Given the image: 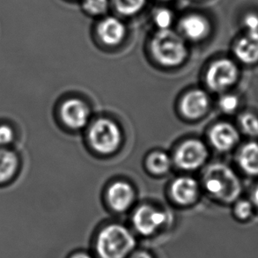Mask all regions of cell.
Returning a JSON list of instances; mask_svg holds the SVG:
<instances>
[{"mask_svg":"<svg viewBox=\"0 0 258 258\" xmlns=\"http://www.w3.org/2000/svg\"><path fill=\"white\" fill-rule=\"evenodd\" d=\"M150 49L155 59L165 67H176L184 61L188 54L185 39L172 28L154 32Z\"/></svg>","mask_w":258,"mask_h":258,"instance_id":"6da1fadb","label":"cell"},{"mask_svg":"<svg viewBox=\"0 0 258 258\" xmlns=\"http://www.w3.org/2000/svg\"><path fill=\"white\" fill-rule=\"evenodd\" d=\"M204 183L210 194L224 202H233L241 195V181L226 165L213 164L207 168Z\"/></svg>","mask_w":258,"mask_h":258,"instance_id":"7a4b0ae2","label":"cell"},{"mask_svg":"<svg viewBox=\"0 0 258 258\" xmlns=\"http://www.w3.org/2000/svg\"><path fill=\"white\" fill-rule=\"evenodd\" d=\"M135 245V238L126 227L111 225L99 234L96 249L101 258H125Z\"/></svg>","mask_w":258,"mask_h":258,"instance_id":"3957f363","label":"cell"},{"mask_svg":"<svg viewBox=\"0 0 258 258\" xmlns=\"http://www.w3.org/2000/svg\"><path fill=\"white\" fill-rule=\"evenodd\" d=\"M92 146L102 154L112 153L121 142V133L114 122L101 119L92 126L89 133Z\"/></svg>","mask_w":258,"mask_h":258,"instance_id":"277c9868","label":"cell"},{"mask_svg":"<svg viewBox=\"0 0 258 258\" xmlns=\"http://www.w3.org/2000/svg\"><path fill=\"white\" fill-rule=\"evenodd\" d=\"M178 33L192 42H199L209 35L212 25L208 17L200 13H188L178 21Z\"/></svg>","mask_w":258,"mask_h":258,"instance_id":"5b68a950","label":"cell"},{"mask_svg":"<svg viewBox=\"0 0 258 258\" xmlns=\"http://www.w3.org/2000/svg\"><path fill=\"white\" fill-rule=\"evenodd\" d=\"M95 31L103 44L116 46L123 42L128 29L122 18L107 14L98 19Z\"/></svg>","mask_w":258,"mask_h":258,"instance_id":"8992f818","label":"cell"},{"mask_svg":"<svg viewBox=\"0 0 258 258\" xmlns=\"http://www.w3.org/2000/svg\"><path fill=\"white\" fill-rule=\"evenodd\" d=\"M238 77L237 67L229 59L217 60L210 67L206 80L213 90L221 91L230 87Z\"/></svg>","mask_w":258,"mask_h":258,"instance_id":"52a82bcc","label":"cell"},{"mask_svg":"<svg viewBox=\"0 0 258 258\" xmlns=\"http://www.w3.org/2000/svg\"><path fill=\"white\" fill-rule=\"evenodd\" d=\"M207 150L199 140H188L181 145L175 154V161L179 167L187 170L199 168L206 161Z\"/></svg>","mask_w":258,"mask_h":258,"instance_id":"ba28073f","label":"cell"},{"mask_svg":"<svg viewBox=\"0 0 258 258\" xmlns=\"http://www.w3.org/2000/svg\"><path fill=\"white\" fill-rule=\"evenodd\" d=\"M166 215L150 206H142L133 217L137 230L143 235H151L165 223Z\"/></svg>","mask_w":258,"mask_h":258,"instance_id":"9c48e42d","label":"cell"},{"mask_svg":"<svg viewBox=\"0 0 258 258\" xmlns=\"http://www.w3.org/2000/svg\"><path fill=\"white\" fill-rule=\"evenodd\" d=\"M61 116L63 122L69 127L80 129L86 125L89 116V111L87 105L83 101L69 100L64 102L61 108Z\"/></svg>","mask_w":258,"mask_h":258,"instance_id":"30bf717a","label":"cell"},{"mask_svg":"<svg viewBox=\"0 0 258 258\" xmlns=\"http://www.w3.org/2000/svg\"><path fill=\"white\" fill-rule=\"evenodd\" d=\"M213 147L219 151L230 150L239 140V134L234 126L227 122L218 123L210 133Z\"/></svg>","mask_w":258,"mask_h":258,"instance_id":"8fae6325","label":"cell"},{"mask_svg":"<svg viewBox=\"0 0 258 258\" xmlns=\"http://www.w3.org/2000/svg\"><path fill=\"white\" fill-rule=\"evenodd\" d=\"M234 53L238 59L245 63H256L258 61V32H246L238 40Z\"/></svg>","mask_w":258,"mask_h":258,"instance_id":"7c38bea8","label":"cell"},{"mask_svg":"<svg viewBox=\"0 0 258 258\" xmlns=\"http://www.w3.org/2000/svg\"><path fill=\"white\" fill-rule=\"evenodd\" d=\"M209 106V98L201 90L188 93L181 102V110L188 118H199L206 113Z\"/></svg>","mask_w":258,"mask_h":258,"instance_id":"4fadbf2b","label":"cell"},{"mask_svg":"<svg viewBox=\"0 0 258 258\" xmlns=\"http://www.w3.org/2000/svg\"><path fill=\"white\" fill-rule=\"evenodd\" d=\"M199 192L198 182L189 177L178 178L172 185V196L176 202L188 205L195 200Z\"/></svg>","mask_w":258,"mask_h":258,"instance_id":"5bb4252c","label":"cell"},{"mask_svg":"<svg viewBox=\"0 0 258 258\" xmlns=\"http://www.w3.org/2000/svg\"><path fill=\"white\" fill-rule=\"evenodd\" d=\"M20 168L17 153L9 147H0V184L13 180Z\"/></svg>","mask_w":258,"mask_h":258,"instance_id":"9a60e30c","label":"cell"},{"mask_svg":"<svg viewBox=\"0 0 258 258\" xmlns=\"http://www.w3.org/2000/svg\"><path fill=\"white\" fill-rule=\"evenodd\" d=\"M133 190L125 182L118 181L112 185L108 190V202L116 212L125 211L133 202Z\"/></svg>","mask_w":258,"mask_h":258,"instance_id":"2e32d148","label":"cell"},{"mask_svg":"<svg viewBox=\"0 0 258 258\" xmlns=\"http://www.w3.org/2000/svg\"><path fill=\"white\" fill-rule=\"evenodd\" d=\"M239 163L247 174H258V144L248 143L241 148L239 154Z\"/></svg>","mask_w":258,"mask_h":258,"instance_id":"e0dca14e","label":"cell"},{"mask_svg":"<svg viewBox=\"0 0 258 258\" xmlns=\"http://www.w3.org/2000/svg\"><path fill=\"white\" fill-rule=\"evenodd\" d=\"M148 0H110L111 8L121 18L135 17L146 8Z\"/></svg>","mask_w":258,"mask_h":258,"instance_id":"ac0fdd59","label":"cell"},{"mask_svg":"<svg viewBox=\"0 0 258 258\" xmlns=\"http://www.w3.org/2000/svg\"><path fill=\"white\" fill-rule=\"evenodd\" d=\"M110 8V0H81V10L89 17L100 19L107 15Z\"/></svg>","mask_w":258,"mask_h":258,"instance_id":"d6986e66","label":"cell"},{"mask_svg":"<svg viewBox=\"0 0 258 258\" xmlns=\"http://www.w3.org/2000/svg\"><path fill=\"white\" fill-rule=\"evenodd\" d=\"M152 21L157 29H169L174 22V12L166 7H157L152 15Z\"/></svg>","mask_w":258,"mask_h":258,"instance_id":"ffe728a7","label":"cell"},{"mask_svg":"<svg viewBox=\"0 0 258 258\" xmlns=\"http://www.w3.org/2000/svg\"><path fill=\"white\" fill-rule=\"evenodd\" d=\"M148 166L155 174H163L170 168L171 161L166 154L154 153L148 159Z\"/></svg>","mask_w":258,"mask_h":258,"instance_id":"44dd1931","label":"cell"},{"mask_svg":"<svg viewBox=\"0 0 258 258\" xmlns=\"http://www.w3.org/2000/svg\"><path fill=\"white\" fill-rule=\"evenodd\" d=\"M241 125L249 136H258V118L253 114L246 113L241 117Z\"/></svg>","mask_w":258,"mask_h":258,"instance_id":"7402d4cb","label":"cell"},{"mask_svg":"<svg viewBox=\"0 0 258 258\" xmlns=\"http://www.w3.org/2000/svg\"><path fill=\"white\" fill-rule=\"evenodd\" d=\"M15 140L14 127L7 122L0 123V147H8Z\"/></svg>","mask_w":258,"mask_h":258,"instance_id":"603a6c76","label":"cell"},{"mask_svg":"<svg viewBox=\"0 0 258 258\" xmlns=\"http://www.w3.org/2000/svg\"><path fill=\"white\" fill-rule=\"evenodd\" d=\"M238 103H239V101H238L236 96L228 94V95H225L224 97L221 98L220 106L223 111L231 113L237 108Z\"/></svg>","mask_w":258,"mask_h":258,"instance_id":"cb8c5ba5","label":"cell"},{"mask_svg":"<svg viewBox=\"0 0 258 258\" xmlns=\"http://www.w3.org/2000/svg\"><path fill=\"white\" fill-rule=\"evenodd\" d=\"M235 214L241 220H246L252 214V206L248 201H240L235 206Z\"/></svg>","mask_w":258,"mask_h":258,"instance_id":"d4e9b609","label":"cell"},{"mask_svg":"<svg viewBox=\"0 0 258 258\" xmlns=\"http://www.w3.org/2000/svg\"><path fill=\"white\" fill-rule=\"evenodd\" d=\"M243 25L248 32H258V15L248 14L243 19Z\"/></svg>","mask_w":258,"mask_h":258,"instance_id":"484cf974","label":"cell"},{"mask_svg":"<svg viewBox=\"0 0 258 258\" xmlns=\"http://www.w3.org/2000/svg\"><path fill=\"white\" fill-rule=\"evenodd\" d=\"M132 258H153L149 254L145 253V252H140V253H137L135 255H133Z\"/></svg>","mask_w":258,"mask_h":258,"instance_id":"4316f807","label":"cell"},{"mask_svg":"<svg viewBox=\"0 0 258 258\" xmlns=\"http://www.w3.org/2000/svg\"><path fill=\"white\" fill-rule=\"evenodd\" d=\"M253 199H254V202L255 205L258 206V188H256L255 192H254V196H253Z\"/></svg>","mask_w":258,"mask_h":258,"instance_id":"83f0119b","label":"cell"},{"mask_svg":"<svg viewBox=\"0 0 258 258\" xmlns=\"http://www.w3.org/2000/svg\"><path fill=\"white\" fill-rule=\"evenodd\" d=\"M72 258H92L90 255H87V254H77V255H74Z\"/></svg>","mask_w":258,"mask_h":258,"instance_id":"f1b7e54d","label":"cell"},{"mask_svg":"<svg viewBox=\"0 0 258 258\" xmlns=\"http://www.w3.org/2000/svg\"><path fill=\"white\" fill-rule=\"evenodd\" d=\"M161 2H172V1H174V0H160Z\"/></svg>","mask_w":258,"mask_h":258,"instance_id":"f546056e","label":"cell"}]
</instances>
